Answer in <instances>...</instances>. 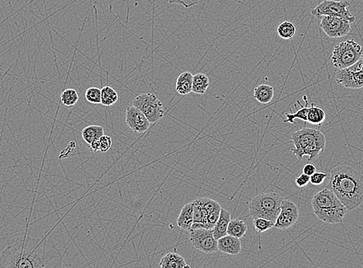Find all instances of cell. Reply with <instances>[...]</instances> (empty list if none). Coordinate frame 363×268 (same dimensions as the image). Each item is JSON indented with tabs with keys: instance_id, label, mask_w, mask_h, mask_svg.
<instances>
[{
	"instance_id": "obj_1",
	"label": "cell",
	"mask_w": 363,
	"mask_h": 268,
	"mask_svg": "<svg viewBox=\"0 0 363 268\" xmlns=\"http://www.w3.org/2000/svg\"><path fill=\"white\" fill-rule=\"evenodd\" d=\"M326 188L346 206L353 211L363 202V175L347 165L333 168Z\"/></svg>"
},
{
	"instance_id": "obj_2",
	"label": "cell",
	"mask_w": 363,
	"mask_h": 268,
	"mask_svg": "<svg viewBox=\"0 0 363 268\" xmlns=\"http://www.w3.org/2000/svg\"><path fill=\"white\" fill-rule=\"evenodd\" d=\"M42 242L24 236L9 246L0 256V267L37 268L48 265L45 247Z\"/></svg>"
},
{
	"instance_id": "obj_3",
	"label": "cell",
	"mask_w": 363,
	"mask_h": 268,
	"mask_svg": "<svg viewBox=\"0 0 363 268\" xmlns=\"http://www.w3.org/2000/svg\"><path fill=\"white\" fill-rule=\"evenodd\" d=\"M312 205L317 218L328 224L342 223L348 212L346 206L328 188L314 195Z\"/></svg>"
},
{
	"instance_id": "obj_4",
	"label": "cell",
	"mask_w": 363,
	"mask_h": 268,
	"mask_svg": "<svg viewBox=\"0 0 363 268\" xmlns=\"http://www.w3.org/2000/svg\"><path fill=\"white\" fill-rule=\"evenodd\" d=\"M291 142L294 148L291 151L300 160L305 156H309V162L315 160L320 153L325 150L326 138L321 131L304 128L291 135Z\"/></svg>"
},
{
	"instance_id": "obj_5",
	"label": "cell",
	"mask_w": 363,
	"mask_h": 268,
	"mask_svg": "<svg viewBox=\"0 0 363 268\" xmlns=\"http://www.w3.org/2000/svg\"><path fill=\"white\" fill-rule=\"evenodd\" d=\"M283 197L277 193H263L251 199L249 205L250 215L253 219L265 218L276 221L281 212Z\"/></svg>"
},
{
	"instance_id": "obj_6",
	"label": "cell",
	"mask_w": 363,
	"mask_h": 268,
	"mask_svg": "<svg viewBox=\"0 0 363 268\" xmlns=\"http://www.w3.org/2000/svg\"><path fill=\"white\" fill-rule=\"evenodd\" d=\"M362 55L363 47L355 40H348L335 47L331 61L337 69H346L354 65Z\"/></svg>"
},
{
	"instance_id": "obj_7",
	"label": "cell",
	"mask_w": 363,
	"mask_h": 268,
	"mask_svg": "<svg viewBox=\"0 0 363 268\" xmlns=\"http://www.w3.org/2000/svg\"><path fill=\"white\" fill-rule=\"evenodd\" d=\"M132 105L138 108L146 116L150 123H156L165 115L162 101L153 93L141 94L132 101Z\"/></svg>"
},
{
	"instance_id": "obj_8",
	"label": "cell",
	"mask_w": 363,
	"mask_h": 268,
	"mask_svg": "<svg viewBox=\"0 0 363 268\" xmlns=\"http://www.w3.org/2000/svg\"><path fill=\"white\" fill-rule=\"evenodd\" d=\"M349 7L350 3L345 0H325L314 8L311 13L318 18L323 16L342 18L352 23L355 21L356 18L349 11Z\"/></svg>"
},
{
	"instance_id": "obj_9",
	"label": "cell",
	"mask_w": 363,
	"mask_h": 268,
	"mask_svg": "<svg viewBox=\"0 0 363 268\" xmlns=\"http://www.w3.org/2000/svg\"><path fill=\"white\" fill-rule=\"evenodd\" d=\"M190 241L196 249L205 253L213 254L218 251L217 240L214 237L213 230L206 228L191 229Z\"/></svg>"
},
{
	"instance_id": "obj_10",
	"label": "cell",
	"mask_w": 363,
	"mask_h": 268,
	"mask_svg": "<svg viewBox=\"0 0 363 268\" xmlns=\"http://www.w3.org/2000/svg\"><path fill=\"white\" fill-rule=\"evenodd\" d=\"M320 26L322 31L330 38H340L345 37L351 31L350 22L335 16H321Z\"/></svg>"
},
{
	"instance_id": "obj_11",
	"label": "cell",
	"mask_w": 363,
	"mask_h": 268,
	"mask_svg": "<svg viewBox=\"0 0 363 268\" xmlns=\"http://www.w3.org/2000/svg\"><path fill=\"white\" fill-rule=\"evenodd\" d=\"M299 219V210L294 202L288 199H283L281 205V212L277 218L274 227L279 230H285L294 226Z\"/></svg>"
},
{
	"instance_id": "obj_12",
	"label": "cell",
	"mask_w": 363,
	"mask_h": 268,
	"mask_svg": "<svg viewBox=\"0 0 363 268\" xmlns=\"http://www.w3.org/2000/svg\"><path fill=\"white\" fill-rule=\"evenodd\" d=\"M126 120L128 126L134 132L144 133L149 129L150 122L146 116L134 105L126 108Z\"/></svg>"
},
{
	"instance_id": "obj_13",
	"label": "cell",
	"mask_w": 363,
	"mask_h": 268,
	"mask_svg": "<svg viewBox=\"0 0 363 268\" xmlns=\"http://www.w3.org/2000/svg\"><path fill=\"white\" fill-rule=\"evenodd\" d=\"M336 82L340 85L350 89L363 87V71L355 73L347 69L339 70L336 74Z\"/></svg>"
},
{
	"instance_id": "obj_14",
	"label": "cell",
	"mask_w": 363,
	"mask_h": 268,
	"mask_svg": "<svg viewBox=\"0 0 363 268\" xmlns=\"http://www.w3.org/2000/svg\"><path fill=\"white\" fill-rule=\"evenodd\" d=\"M217 247L219 251L232 256L238 255L242 251L239 238L228 234L217 240Z\"/></svg>"
},
{
	"instance_id": "obj_15",
	"label": "cell",
	"mask_w": 363,
	"mask_h": 268,
	"mask_svg": "<svg viewBox=\"0 0 363 268\" xmlns=\"http://www.w3.org/2000/svg\"><path fill=\"white\" fill-rule=\"evenodd\" d=\"M199 199L203 204V207L207 213L208 229L213 230L219 217H220L222 209L221 205L217 201L209 199V198L202 197Z\"/></svg>"
},
{
	"instance_id": "obj_16",
	"label": "cell",
	"mask_w": 363,
	"mask_h": 268,
	"mask_svg": "<svg viewBox=\"0 0 363 268\" xmlns=\"http://www.w3.org/2000/svg\"><path fill=\"white\" fill-rule=\"evenodd\" d=\"M193 223L192 229H208L207 213L203 207L200 199L193 201Z\"/></svg>"
},
{
	"instance_id": "obj_17",
	"label": "cell",
	"mask_w": 363,
	"mask_h": 268,
	"mask_svg": "<svg viewBox=\"0 0 363 268\" xmlns=\"http://www.w3.org/2000/svg\"><path fill=\"white\" fill-rule=\"evenodd\" d=\"M159 266L162 268H184L190 267L187 264L183 256L176 252L168 253L163 256L159 262Z\"/></svg>"
},
{
	"instance_id": "obj_18",
	"label": "cell",
	"mask_w": 363,
	"mask_h": 268,
	"mask_svg": "<svg viewBox=\"0 0 363 268\" xmlns=\"http://www.w3.org/2000/svg\"><path fill=\"white\" fill-rule=\"evenodd\" d=\"M230 220H231L230 213L227 210L222 208L220 217L213 228L214 236L216 239H220V238L227 235V228H228Z\"/></svg>"
},
{
	"instance_id": "obj_19",
	"label": "cell",
	"mask_w": 363,
	"mask_h": 268,
	"mask_svg": "<svg viewBox=\"0 0 363 268\" xmlns=\"http://www.w3.org/2000/svg\"><path fill=\"white\" fill-rule=\"evenodd\" d=\"M193 223V202H191L186 204L181 210V212L177 219V225L183 230H190Z\"/></svg>"
},
{
	"instance_id": "obj_20",
	"label": "cell",
	"mask_w": 363,
	"mask_h": 268,
	"mask_svg": "<svg viewBox=\"0 0 363 268\" xmlns=\"http://www.w3.org/2000/svg\"><path fill=\"white\" fill-rule=\"evenodd\" d=\"M193 75L189 71L181 73L175 84V91L180 95H187L191 93L193 89Z\"/></svg>"
},
{
	"instance_id": "obj_21",
	"label": "cell",
	"mask_w": 363,
	"mask_h": 268,
	"mask_svg": "<svg viewBox=\"0 0 363 268\" xmlns=\"http://www.w3.org/2000/svg\"><path fill=\"white\" fill-rule=\"evenodd\" d=\"M274 96V87L268 84H260L254 88V98L260 104H268L273 100Z\"/></svg>"
},
{
	"instance_id": "obj_22",
	"label": "cell",
	"mask_w": 363,
	"mask_h": 268,
	"mask_svg": "<svg viewBox=\"0 0 363 268\" xmlns=\"http://www.w3.org/2000/svg\"><path fill=\"white\" fill-rule=\"evenodd\" d=\"M209 86V79L206 74L197 73V74L193 75L192 92L196 94V95H204Z\"/></svg>"
},
{
	"instance_id": "obj_23",
	"label": "cell",
	"mask_w": 363,
	"mask_h": 268,
	"mask_svg": "<svg viewBox=\"0 0 363 268\" xmlns=\"http://www.w3.org/2000/svg\"><path fill=\"white\" fill-rule=\"evenodd\" d=\"M247 231H248V225L241 219H234L230 220L229 223L227 234L230 236L240 239L246 235Z\"/></svg>"
},
{
	"instance_id": "obj_24",
	"label": "cell",
	"mask_w": 363,
	"mask_h": 268,
	"mask_svg": "<svg viewBox=\"0 0 363 268\" xmlns=\"http://www.w3.org/2000/svg\"><path fill=\"white\" fill-rule=\"evenodd\" d=\"M104 135H105V130L102 126H87L81 132L83 139L88 145H90L95 140L99 139Z\"/></svg>"
},
{
	"instance_id": "obj_25",
	"label": "cell",
	"mask_w": 363,
	"mask_h": 268,
	"mask_svg": "<svg viewBox=\"0 0 363 268\" xmlns=\"http://www.w3.org/2000/svg\"><path fill=\"white\" fill-rule=\"evenodd\" d=\"M326 118V113L322 108L312 104L308 113V122L314 126H321Z\"/></svg>"
},
{
	"instance_id": "obj_26",
	"label": "cell",
	"mask_w": 363,
	"mask_h": 268,
	"mask_svg": "<svg viewBox=\"0 0 363 268\" xmlns=\"http://www.w3.org/2000/svg\"><path fill=\"white\" fill-rule=\"evenodd\" d=\"M305 101H306V105L305 106H302L300 105V102L297 101L300 105L301 108L300 109L297 110L295 113H291V114H286V119H285L284 122H289V123L294 124L295 123L294 120L296 118L300 119V120L304 121V122H308V113H309V107L308 106L309 105V101H308V98L306 95L303 97Z\"/></svg>"
},
{
	"instance_id": "obj_27",
	"label": "cell",
	"mask_w": 363,
	"mask_h": 268,
	"mask_svg": "<svg viewBox=\"0 0 363 268\" xmlns=\"http://www.w3.org/2000/svg\"><path fill=\"white\" fill-rule=\"evenodd\" d=\"M118 101V95L113 87L105 86L102 88V105L110 107Z\"/></svg>"
},
{
	"instance_id": "obj_28",
	"label": "cell",
	"mask_w": 363,
	"mask_h": 268,
	"mask_svg": "<svg viewBox=\"0 0 363 268\" xmlns=\"http://www.w3.org/2000/svg\"><path fill=\"white\" fill-rule=\"evenodd\" d=\"M278 35L283 40H291L296 34V27L294 23L290 21H284L278 26Z\"/></svg>"
},
{
	"instance_id": "obj_29",
	"label": "cell",
	"mask_w": 363,
	"mask_h": 268,
	"mask_svg": "<svg viewBox=\"0 0 363 268\" xmlns=\"http://www.w3.org/2000/svg\"><path fill=\"white\" fill-rule=\"evenodd\" d=\"M79 100L77 91L72 88L65 89L60 95V101L65 106L72 107L77 104Z\"/></svg>"
},
{
	"instance_id": "obj_30",
	"label": "cell",
	"mask_w": 363,
	"mask_h": 268,
	"mask_svg": "<svg viewBox=\"0 0 363 268\" xmlns=\"http://www.w3.org/2000/svg\"><path fill=\"white\" fill-rule=\"evenodd\" d=\"M254 226L257 233H261L274 227L275 222L265 218H255L254 219Z\"/></svg>"
},
{
	"instance_id": "obj_31",
	"label": "cell",
	"mask_w": 363,
	"mask_h": 268,
	"mask_svg": "<svg viewBox=\"0 0 363 268\" xmlns=\"http://www.w3.org/2000/svg\"><path fill=\"white\" fill-rule=\"evenodd\" d=\"M85 98L92 104H101L102 103V89L96 87H89L85 92Z\"/></svg>"
},
{
	"instance_id": "obj_32",
	"label": "cell",
	"mask_w": 363,
	"mask_h": 268,
	"mask_svg": "<svg viewBox=\"0 0 363 268\" xmlns=\"http://www.w3.org/2000/svg\"><path fill=\"white\" fill-rule=\"evenodd\" d=\"M99 151L102 152V153H107L111 148V145H112V139L108 135H104L99 138Z\"/></svg>"
},
{
	"instance_id": "obj_33",
	"label": "cell",
	"mask_w": 363,
	"mask_h": 268,
	"mask_svg": "<svg viewBox=\"0 0 363 268\" xmlns=\"http://www.w3.org/2000/svg\"><path fill=\"white\" fill-rule=\"evenodd\" d=\"M327 174L325 172H315L310 176V183L314 186H319L325 182Z\"/></svg>"
},
{
	"instance_id": "obj_34",
	"label": "cell",
	"mask_w": 363,
	"mask_h": 268,
	"mask_svg": "<svg viewBox=\"0 0 363 268\" xmlns=\"http://www.w3.org/2000/svg\"><path fill=\"white\" fill-rule=\"evenodd\" d=\"M169 4H179L185 8L189 9L193 6L197 5L200 0H168Z\"/></svg>"
},
{
	"instance_id": "obj_35",
	"label": "cell",
	"mask_w": 363,
	"mask_h": 268,
	"mask_svg": "<svg viewBox=\"0 0 363 268\" xmlns=\"http://www.w3.org/2000/svg\"><path fill=\"white\" fill-rule=\"evenodd\" d=\"M310 183V176L306 174L302 173L295 180V184L300 188L306 187Z\"/></svg>"
},
{
	"instance_id": "obj_36",
	"label": "cell",
	"mask_w": 363,
	"mask_h": 268,
	"mask_svg": "<svg viewBox=\"0 0 363 268\" xmlns=\"http://www.w3.org/2000/svg\"><path fill=\"white\" fill-rule=\"evenodd\" d=\"M315 172H317L316 167H315V165L312 163L306 164L305 167L303 168V173L306 174V175H313Z\"/></svg>"
},
{
	"instance_id": "obj_37",
	"label": "cell",
	"mask_w": 363,
	"mask_h": 268,
	"mask_svg": "<svg viewBox=\"0 0 363 268\" xmlns=\"http://www.w3.org/2000/svg\"><path fill=\"white\" fill-rule=\"evenodd\" d=\"M89 145H90V148H92V151L95 152V153H96V152L99 151V139L95 140V141H94L93 142H92V144Z\"/></svg>"
}]
</instances>
